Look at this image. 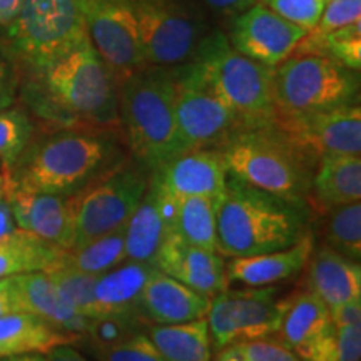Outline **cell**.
I'll return each instance as SVG.
<instances>
[{
	"label": "cell",
	"instance_id": "bcb514c9",
	"mask_svg": "<svg viewBox=\"0 0 361 361\" xmlns=\"http://www.w3.org/2000/svg\"><path fill=\"white\" fill-rule=\"evenodd\" d=\"M22 0H0V25H8L16 19Z\"/></svg>",
	"mask_w": 361,
	"mask_h": 361
},
{
	"label": "cell",
	"instance_id": "44dd1931",
	"mask_svg": "<svg viewBox=\"0 0 361 361\" xmlns=\"http://www.w3.org/2000/svg\"><path fill=\"white\" fill-rule=\"evenodd\" d=\"M16 283L24 311L39 316L54 329L64 333L74 341V345L84 340L89 331L90 319L67 303L45 271L17 274Z\"/></svg>",
	"mask_w": 361,
	"mask_h": 361
},
{
	"label": "cell",
	"instance_id": "836d02e7",
	"mask_svg": "<svg viewBox=\"0 0 361 361\" xmlns=\"http://www.w3.org/2000/svg\"><path fill=\"white\" fill-rule=\"evenodd\" d=\"M35 134L34 121L20 107L0 111V162L8 171Z\"/></svg>",
	"mask_w": 361,
	"mask_h": 361
},
{
	"label": "cell",
	"instance_id": "8d00e7d4",
	"mask_svg": "<svg viewBox=\"0 0 361 361\" xmlns=\"http://www.w3.org/2000/svg\"><path fill=\"white\" fill-rule=\"evenodd\" d=\"M213 361H300V358L274 338L238 341L214 351Z\"/></svg>",
	"mask_w": 361,
	"mask_h": 361
},
{
	"label": "cell",
	"instance_id": "d6a6232c",
	"mask_svg": "<svg viewBox=\"0 0 361 361\" xmlns=\"http://www.w3.org/2000/svg\"><path fill=\"white\" fill-rule=\"evenodd\" d=\"M300 361H360L361 324L338 328L333 324L326 333L296 353Z\"/></svg>",
	"mask_w": 361,
	"mask_h": 361
},
{
	"label": "cell",
	"instance_id": "e575fe53",
	"mask_svg": "<svg viewBox=\"0 0 361 361\" xmlns=\"http://www.w3.org/2000/svg\"><path fill=\"white\" fill-rule=\"evenodd\" d=\"M52 279L67 303L85 318L94 319V284L97 276L84 274L69 266L59 263L52 269L45 271Z\"/></svg>",
	"mask_w": 361,
	"mask_h": 361
},
{
	"label": "cell",
	"instance_id": "ab89813d",
	"mask_svg": "<svg viewBox=\"0 0 361 361\" xmlns=\"http://www.w3.org/2000/svg\"><path fill=\"white\" fill-rule=\"evenodd\" d=\"M17 87H19V80H17L16 67L6 49L0 45V111L13 106Z\"/></svg>",
	"mask_w": 361,
	"mask_h": 361
},
{
	"label": "cell",
	"instance_id": "d590c367",
	"mask_svg": "<svg viewBox=\"0 0 361 361\" xmlns=\"http://www.w3.org/2000/svg\"><path fill=\"white\" fill-rule=\"evenodd\" d=\"M89 350L97 361H168L147 336L146 326L112 345Z\"/></svg>",
	"mask_w": 361,
	"mask_h": 361
},
{
	"label": "cell",
	"instance_id": "d6986e66",
	"mask_svg": "<svg viewBox=\"0 0 361 361\" xmlns=\"http://www.w3.org/2000/svg\"><path fill=\"white\" fill-rule=\"evenodd\" d=\"M211 298L154 271L144 286L137 314L144 324H180L206 318Z\"/></svg>",
	"mask_w": 361,
	"mask_h": 361
},
{
	"label": "cell",
	"instance_id": "83f0119b",
	"mask_svg": "<svg viewBox=\"0 0 361 361\" xmlns=\"http://www.w3.org/2000/svg\"><path fill=\"white\" fill-rule=\"evenodd\" d=\"M64 252L62 247L17 228L0 241V279L52 269Z\"/></svg>",
	"mask_w": 361,
	"mask_h": 361
},
{
	"label": "cell",
	"instance_id": "ee69618b",
	"mask_svg": "<svg viewBox=\"0 0 361 361\" xmlns=\"http://www.w3.org/2000/svg\"><path fill=\"white\" fill-rule=\"evenodd\" d=\"M42 361H90L72 343H62L42 353Z\"/></svg>",
	"mask_w": 361,
	"mask_h": 361
},
{
	"label": "cell",
	"instance_id": "b9f144b4",
	"mask_svg": "<svg viewBox=\"0 0 361 361\" xmlns=\"http://www.w3.org/2000/svg\"><path fill=\"white\" fill-rule=\"evenodd\" d=\"M24 311L20 303L19 290H17L16 276L0 279V314Z\"/></svg>",
	"mask_w": 361,
	"mask_h": 361
},
{
	"label": "cell",
	"instance_id": "e0dca14e",
	"mask_svg": "<svg viewBox=\"0 0 361 361\" xmlns=\"http://www.w3.org/2000/svg\"><path fill=\"white\" fill-rule=\"evenodd\" d=\"M4 197L11 204L17 228L32 233L66 251L74 247V219L69 197L32 191L7 180Z\"/></svg>",
	"mask_w": 361,
	"mask_h": 361
},
{
	"label": "cell",
	"instance_id": "7bdbcfd3",
	"mask_svg": "<svg viewBox=\"0 0 361 361\" xmlns=\"http://www.w3.org/2000/svg\"><path fill=\"white\" fill-rule=\"evenodd\" d=\"M329 313H331L333 324L338 328L361 324V300L350 301V303L338 306V308L331 310Z\"/></svg>",
	"mask_w": 361,
	"mask_h": 361
},
{
	"label": "cell",
	"instance_id": "f1b7e54d",
	"mask_svg": "<svg viewBox=\"0 0 361 361\" xmlns=\"http://www.w3.org/2000/svg\"><path fill=\"white\" fill-rule=\"evenodd\" d=\"M146 333L168 361H213L206 318L180 324H146Z\"/></svg>",
	"mask_w": 361,
	"mask_h": 361
},
{
	"label": "cell",
	"instance_id": "f6af8a7d",
	"mask_svg": "<svg viewBox=\"0 0 361 361\" xmlns=\"http://www.w3.org/2000/svg\"><path fill=\"white\" fill-rule=\"evenodd\" d=\"M17 229V223L13 219L11 204L6 197H0V241L4 238H7L8 234H12Z\"/></svg>",
	"mask_w": 361,
	"mask_h": 361
},
{
	"label": "cell",
	"instance_id": "5b68a950",
	"mask_svg": "<svg viewBox=\"0 0 361 361\" xmlns=\"http://www.w3.org/2000/svg\"><path fill=\"white\" fill-rule=\"evenodd\" d=\"M219 151L231 178L284 200L310 204L316 161L273 124L239 130Z\"/></svg>",
	"mask_w": 361,
	"mask_h": 361
},
{
	"label": "cell",
	"instance_id": "6da1fadb",
	"mask_svg": "<svg viewBox=\"0 0 361 361\" xmlns=\"http://www.w3.org/2000/svg\"><path fill=\"white\" fill-rule=\"evenodd\" d=\"M130 157L117 129L64 126L35 135L19 159L4 171L7 183L32 191L71 197Z\"/></svg>",
	"mask_w": 361,
	"mask_h": 361
},
{
	"label": "cell",
	"instance_id": "ac0fdd59",
	"mask_svg": "<svg viewBox=\"0 0 361 361\" xmlns=\"http://www.w3.org/2000/svg\"><path fill=\"white\" fill-rule=\"evenodd\" d=\"M152 264L157 271L207 298L229 288L223 256L218 251L194 246L174 233H169L162 241Z\"/></svg>",
	"mask_w": 361,
	"mask_h": 361
},
{
	"label": "cell",
	"instance_id": "ba28073f",
	"mask_svg": "<svg viewBox=\"0 0 361 361\" xmlns=\"http://www.w3.org/2000/svg\"><path fill=\"white\" fill-rule=\"evenodd\" d=\"M147 66L191 62L209 35L206 11L196 0H130Z\"/></svg>",
	"mask_w": 361,
	"mask_h": 361
},
{
	"label": "cell",
	"instance_id": "484cf974",
	"mask_svg": "<svg viewBox=\"0 0 361 361\" xmlns=\"http://www.w3.org/2000/svg\"><path fill=\"white\" fill-rule=\"evenodd\" d=\"M333 326L328 306L311 291H300L288 296L281 326L274 340L298 353Z\"/></svg>",
	"mask_w": 361,
	"mask_h": 361
},
{
	"label": "cell",
	"instance_id": "4fadbf2b",
	"mask_svg": "<svg viewBox=\"0 0 361 361\" xmlns=\"http://www.w3.org/2000/svg\"><path fill=\"white\" fill-rule=\"evenodd\" d=\"M94 49L117 84L146 67L130 0H79Z\"/></svg>",
	"mask_w": 361,
	"mask_h": 361
},
{
	"label": "cell",
	"instance_id": "ffe728a7",
	"mask_svg": "<svg viewBox=\"0 0 361 361\" xmlns=\"http://www.w3.org/2000/svg\"><path fill=\"white\" fill-rule=\"evenodd\" d=\"M314 250L313 233L284 250L263 255L228 258L226 276L229 284L238 283L245 288H268L291 281L303 273Z\"/></svg>",
	"mask_w": 361,
	"mask_h": 361
},
{
	"label": "cell",
	"instance_id": "f546056e",
	"mask_svg": "<svg viewBox=\"0 0 361 361\" xmlns=\"http://www.w3.org/2000/svg\"><path fill=\"white\" fill-rule=\"evenodd\" d=\"M216 201L213 197L191 196L173 200L171 233L204 250H216Z\"/></svg>",
	"mask_w": 361,
	"mask_h": 361
},
{
	"label": "cell",
	"instance_id": "8992f818",
	"mask_svg": "<svg viewBox=\"0 0 361 361\" xmlns=\"http://www.w3.org/2000/svg\"><path fill=\"white\" fill-rule=\"evenodd\" d=\"M211 84L246 129L273 124V69L234 51L223 32H211L196 54Z\"/></svg>",
	"mask_w": 361,
	"mask_h": 361
},
{
	"label": "cell",
	"instance_id": "8fae6325",
	"mask_svg": "<svg viewBox=\"0 0 361 361\" xmlns=\"http://www.w3.org/2000/svg\"><path fill=\"white\" fill-rule=\"evenodd\" d=\"M149 174V171L129 157L123 166L71 196L74 247L124 228L142 201Z\"/></svg>",
	"mask_w": 361,
	"mask_h": 361
},
{
	"label": "cell",
	"instance_id": "4316f807",
	"mask_svg": "<svg viewBox=\"0 0 361 361\" xmlns=\"http://www.w3.org/2000/svg\"><path fill=\"white\" fill-rule=\"evenodd\" d=\"M62 343H72L69 336L54 329L29 311L0 314V358L13 355L45 353Z\"/></svg>",
	"mask_w": 361,
	"mask_h": 361
},
{
	"label": "cell",
	"instance_id": "7a4b0ae2",
	"mask_svg": "<svg viewBox=\"0 0 361 361\" xmlns=\"http://www.w3.org/2000/svg\"><path fill=\"white\" fill-rule=\"evenodd\" d=\"M310 204L228 176L216 201V250L226 259L284 250L310 234Z\"/></svg>",
	"mask_w": 361,
	"mask_h": 361
},
{
	"label": "cell",
	"instance_id": "4dcf8cb0",
	"mask_svg": "<svg viewBox=\"0 0 361 361\" xmlns=\"http://www.w3.org/2000/svg\"><path fill=\"white\" fill-rule=\"evenodd\" d=\"M126 261V226L64 252L62 264L90 276H102Z\"/></svg>",
	"mask_w": 361,
	"mask_h": 361
},
{
	"label": "cell",
	"instance_id": "52a82bcc",
	"mask_svg": "<svg viewBox=\"0 0 361 361\" xmlns=\"http://www.w3.org/2000/svg\"><path fill=\"white\" fill-rule=\"evenodd\" d=\"M276 112H314L358 104V72L319 54L293 52L273 69Z\"/></svg>",
	"mask_w": 361,
	"mask_h": 361
},
{
	"label": "cell",
	"instance_id": "9c48e42d",
	"mask_svg": "<svg viewBox=\"0 0 361 361\" xmlns=\"http://www.w3.org/2000/svg\"><path fill=\"white\" fill-rule=\"evenodd\" d=\"M8 35L34 74L89 39L79 0H22Z\"/></svg>",
	"mask_w": 361,
	"mask_h": 361
},
{
	"label": "cell",
	"instance_id": "d4e9b609",
	"mask_svg": "<svg viewBox=\"0 0 361 361\" xmlns=\"http://www.w3.org/2000/svg\"><path fill=\"white\" fill-rule=\"evenodd\" d=\"M361 201V156L326 154L316 162L310 202L318 209Z\"/></svg>",
	"mask_w": 361,
	"mask_h": 361
},
{
	"label": "cell",
	"instance_id": "1f68e13d",
	"mask_svg": "<svg viewBox=\"0 0 361 361\" xmlns=\"http://www.w3.org/2000/svg\"><path fill=\"white\" fill-rule=\"evenodd\" d=\"M324 246L361 263V202H350L323 211Z\"/></svg>",
	"mask_w": 361,
	"mask_h": 361
},
{
	"label": "cell",
	"instance_id": "5bb4252c",
	"mask_svg": "<svg viewBox=\"0 0 361 361\" xmlns=\"http://www.w3.org/2000/svg\"><path fill=\"white\" fill-rule=\"evenodd\" d=\"M273 126L316 162L326 154H361L358 104L314 112H276Z\"/></svg>",
	"mask_w": 361,
	"mask_h": 361
},
{
	"label": "cell",
	"instance_id": "74e56055",
	"mask_svg": "<svg viewBox=\"0 0 361 361\" xmlns=\"http://www.w3.org/2000/svg\"><path fill=\"white\" fill-rule=\"evenodd\" d=\"M361 20V0H324L318 24L310 30L311 37H323L340 27Z\"/></svg>",
	"mask_w": 361,
	"mask_h": 361
},
{
	"label": "cell",
	"instance_id": "60d3db41",
	"mask_svg": "<svg viewBox=\"0 0 361 361\" xmlns=\"http://www.w3.org/2000/svg\"><path fill=\"white\" fill-rule=\"evenodd\" d=\"M204 11L226 19H234V17L247 11L256 0H196Z\"/></svg>",
	"mask_w": 361,
	"mask_h": 361
},
{
	"label": "cell",
	"instance_id": "603a6c76",
	"mask_svg": "<svg viewBox=\"0 0 361 361\" xmlns=\"http://www.w3.org/2000/svg\"><path fill=\"white\" fill-rule=\"evenodd\" d=\"M306 286L328 306H338L361 300V264L328 246H319L311 252L306 264Z\"/></svg>",
	"mask_w": 361,
	"mask_h": 361
},
{
	"label": "cell",
	"instance_id": "c3c4849f",
	"mask_svg": "<svg viewBox=\"0 0 361 361\" xmlns=\"http://www.w3.org/2000/svg\"><path fill=\"white\" fill-rule=\"evenodd\" d=\"M4 191H6V180H4V174H0V197L4 196Z\"/></svg>",
	"mask_w": 361,
	"mask_h": 361
},
{
	"label": "cell",
	"instance_id": "cb8c5ba5",
	"mask_svg": "<svg viewBox=\"0 0 361 361\" xmlns=\"http://www.w3.org/2000/svg\"><path fill=\"white\" fill-rule=\"evenodd\" d=\"M154 271V264L151 263L126 259L99 276L94 284V319L111 316L139 318V300Z\"/></svg>",
	"mask_w": 361,
	"mask_h": 361
},
{
	"label": "cell",
	"instance_id": "7dc6e473",
	"mask_svg": "<svg viewBox=\"0 0 361 361\" xmlns=\"http://www.w3.org/2000/svg\"><path fill=\"white\" fill-rule=\"evenodd\" d=\"M0 361H42V353H29V355H13L4 356Z\"/></svg>",
	"mask_w": 361,
	"mask_h": 361
},
{
	"label": "cell",
	"instance_id": "7c38bea8",
	"mask_svg": "<svg viewBox=\"0 0 361 361\" xmlns=\"http://www.w3.org/2000/svg\"><path fill=\"white\" fill-rule=\"evenodd\" d=\"M278 288L224 290L211 298L207 311L213 351L238 341L276 336L281 326L288 296L278 298Z\"/></svg>",
	"mask_w": 361,
	"mask_h": 361
},
{
	"label": "cell",
	"instance_id": "7402d4cb",
	"mask_svg": "<svg viewBox=\"0 0 361 361\" xmlns=\"http://www.w3.org/2000/svg\"><path fill=\"white\" fill-rule=\"evenodd\" d=\"M171 213L173 197L166 196L149 179L142 201L126 224V259L152 264L162 241L171 233Z\"/></svg>",
	"mask_w": 361,
	"mask_h": 361
},
{
	"label": "cell",
	"instance_id": "f35d334b",
	"mask_svg": "<svg viewBox=\"0 0 361 361\" xmlns=\"http://www.w3.org/2000/svg\"><path fill=\"white\" fill-rule=\"evenodd\" d=\"M283 19L303 27L310 32L318 24L324 0H259Z\"/></svg>",
	"mask_w": 361,
	"mask_h": 361
},
{
	"label": "cell",
	"instance_id": "277c9868",
	"mask_svg": "<svg viewBox=\"0 0 361 361\" xmlns=\"http://www.w3.org/2000/svg\"><path fill=\"white\" fill-rule=\"evenodd\" d=\"M119 128L149 173L179 154L174 67L146 66L119 84Z\"/></svg>",
	"mask_w": 361,
	"mask_h": 361
},
{
	"label": "cell",
	"instance_id": "3957f363",
	"mask_svg": "<svg viewBox=\"0 0 361 361\" xmlns=\"http://www.w3.org/2000/svg\"><path fill=\"white\" fill-rule=\"evenodd\" d=\"M35 102L47 119L119 129V84L90 39L35 72Z\"/></svg>",
	"mask_w": 361,
	"mask_h": 361
},
{
	"label": "cell",
	"instance_id": "2e32d148",
	"mask_svg": "<svg viewBox=\"0 0 361 361\" xmlns=\"http://www.w3.org/2000/svg\"><path fill=\"white\" fill-rule=\"evenodd\" d=\"M149 179L173 200L191 196L218 200L226 186L228 171L219 149L206 147L178 154L152 171Z\"/></svg>",
	"mask_w": 361,
	"mask_h": 361
},
{
	"label": "cell",
	"instance_id": "9a60e30c",
	"mask_svg": "<svg viewBox=\"0 0 361 361\" xmlns=\"http://www.w3.org/2000/svg\"><path fill=\"white\" fill-rule=\"evenodd\" d=\"M308 34L303 27L283 19L264 4L256 2L236 16L226 37L234 51L268 67H276L295 52Z\"/></svg>",
	"mask_w": 361,
	"mask_h": 361
},
{
	"label": "cell",
	"instance_id": "30bf717a",
	"mask_svg": "<svg viewBox=\"0 0 361 361\" xmlns=\"http://www.w3.org/2000/svg\"><path fill=\"white\" fill-rule=\"evenodd\" d=\"M174 74L179 154L194 149H219L234 134L246 129L211 84L200 61L192 59L174 67Z\"/></svg>",
	"mask_w": 361,
	"mask_h": 361
},
{
	"label": "cell",
	"instance_id": "681fc988",
	"mask_svg": "<svg viewBox=\"0 0 361 361\" xmlns=\"http://www.w3.org/2000/svg\"><path fill=\"white\" fill-rule=\"evenodd\" d=\"M0 174H4V166H2V162H0Z\"/></svg>",
	"mask_w": 361,
	"mask_h": 361
}]
</instances>
